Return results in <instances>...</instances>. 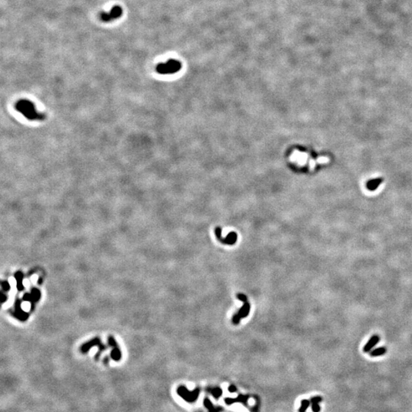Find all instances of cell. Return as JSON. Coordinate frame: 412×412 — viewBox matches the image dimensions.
<instances>
[{"label": "cell", "instance_id": "obj_1", "mask_svg": "<svg viewBox=\"0 0 412 412\" xmlns=\"http://www.w3.org/2000/svg\"><path fill=\"white\" fill-rule=\"evenodd\" d=\"M15 109L30 121H44L46 119L44 114L38 112L35 104L27 99H21L15 103Z\"/></svg>", "mask_w": 412, "mask_h": 412}, {"label": "cell", "instance_id": "obj_2", "mask_svg": "<svg viewBox=\"0 0 412 412\" xmlns=\"http://www.w3.org/2000/svg\"><path fill=\"white\" fill-rule=\"evenodd\" d=\"M182 65L179 61L177 60L170 59L167 61V62L160 64L157 66V72L160 74L167 75V74H173L180 70Z\"/></svg>", "mask_w": 412, "mask_h": 412}, {"label": "cell", "instance_id": "obj_3", "mask_svg": "<svg viewBox=\"0 0 412 412\" xmlns=\"http://www.w3.org/2000/svg\"><path fill=\"white\" fill-rule=\"evenodd\" d=\"M123 14V9L120 6H114L108 12H102L100 15V19L102 22H109L120 18Z\"/></svg>", "mask_w": 412, "mask_h": 412}, {"label": "cell", "instance_id": "obj_4", "mask_svg": "<svg viewBox=\"0 0 412 412\" xmlns=\"http://www.w3.org/2000/svg\"><path fill=\"white\" fill-rule=\"evenodd\" d=\"M177 393L180 397L188 402H193L198 398L199 394V389H195L192 391H189L185 386H179L177 389Z\"/></svg>", "mask_w": 412, "mask_h": 412}, {"label": "cell", "instance_id": "obj_5", "mask_svg": "<svg viewBox=\"0 0 412 412\" xmlns=\"http://www.w3.org/2000/svg\"><path fill=\"white\" fill-rule=\"evenodd\" d=\"M215 235L219 241L227 245H234L237 240V234L234 231L229 233L226 237L223 238L221 237V228L218 227L215 228Z\"/></svg>", "mask_w": 412, "mask_h": 412}, {"label": "cell", "instance_id": "obj_6", "mask_svg": "<svg viewBox=\"0 0 412 412\" xmlns=\"http://www.w3.org/2000/svg\"><path fill=\"white\" fill-rule=\"evenodd\" d=\"M250 305L248 302H244V305H243L242 308L240 309L238 312L235 314V316L232 318V322H233L234 324L237 325V324H239L240 322V319L244 318V317H247V315L249 314L250 313Z\"/></svg>", "mask_w": 412, "mask_h": 412}, {"label": "cell", "instance_id": "obj_7", "mask_svg": "<svg viewBox=\"0 0 412 412\" xmlns=\"http://www.w3.org/2000/svg\"><path fill=\"white\" fill-rule=\"evenodd\" d=\"M109 345L113 347V350H112V355H111V356H112V358L113 359L114 361H119L121 358V354L117 343H116V342H114L113 337H109Z\"/></svg>", "mask_w": 412, "mask_h": 412}, {"label": "cell", "instance_id": "obj_8", "mask_svg": "<svg viewBox=\"0 0 412 412\" xmlns=\"http://www.w3.org/2000/svg\"><path fill=\"white\" fill-rule=\"evenodd\" d=\"M379 341H380V337H379V335L375 334L373 335V336L371 337L370 339L369 340V341L367 342L366 344L363 347V349H362L364 353H368V352H370V350H372V349L378 343H379Z\"/></svg>", "mask_w": 412, "mask_h": 412}, {"label": "cell", "instance_id": "obj_9", "mask_svg": "<svg viewBox=\"0 0 412 412\" xmlns=\"http://www.w3.org/2000/svg\"><path fill=\"white\" fill-rule=\"evenodd\" d=\"M322 401V398L321 396H314L311 398V405H312V410L313 412H320L321 411V407H320L319 403Z\"/></svg>", "mask_w": 412, "mask_h": 412}, {"label": "cell", "instance_id": "obj_10", "mask_svg": "<svg viewBox=\"0 0 412 412\" xmlns=\"http://www.w3.org/2000/svg\"><path fill=\"white\" fill-rule=\"evenodd\" d=\"M386 352H387V349H386V347H381L375 349V350H372V352H370V356L372 357L380 356L384 355Z\"/></svg>", "mask_w": 412, "mask_h": 412}, {"label": "cell", "instance_id": "obj_11", "mask_svg": "<svg viewBox=\"0 0 412 412\" xmlns=\"http://www.w3.org/2000/svg\"><path fill=\"white\" fill-rule=\"evenodd\" d=\"M311 401H309L308 400H302V405H301V408H299L298 411L299 412H305L307 411L308 408L309 407V405L311 404Z\"/></svg>", "mask_w": 412, "mask_h": 412}, {"label": "cell", "instance_id": "obj_12", "mask_svg": "<svg viewBox=\"0 0 412 412\" xmlns=\"http://www.w3.org/2000/svg\"><path fill=\"white\" fill-rule=\"evenodd\" d=\"M209 391L215 398H218L219 396H221V395L222 394L221 389H219V388H214V389H210Z\"/></svg>", "mask_w": 412, "mask_h": 412}, {"label": "cell", "instance_id": "obj_13", "mask_svg": "<svg viewBox=\"0 0 412 412\" xmlns=\"http://www.w3.org/2000/svg\"><path fill=\"white\" fill-rule=\"evenodd\" d=\"M205 405H206V408L209 410V412H218V410H216L215 408H214V406L211 403V401H210L208 399L205 400Z\"/></svg>", "mask_w": 412, "mask_h": 412}, {"label": "cell", "instance_id": "obj_14", "mask_svg": "<svg viewBox=\"0 0 412 412\" xmlns=\"http://www.w3.org/2000/svg\"><path fill=\"white\" fill-rule=\"evenodd\" d=\"M237 298L239 299V300H240V301H242L243 302H247V297L246 296V295H244V294L238 293V294H237Z\"/></svg>", "mask_w": 412, "mask_h": 412}, {"label": "cell", "instance_id": "obj_15", "mask_svg": "<svg viewBox=\"0 0 412 412\" xmlns=\"http://www.w3.org/2000/svg\"><path fill=\"white\" fill-rule=\"evenodd\" d=\"M228 390H229V391H230V392L233 393V392H235V391H237V389H236V387L235 385H231L229 386Z\"/></svg>", "mask_w": 412, "mask_h": 412}]
</instances>
